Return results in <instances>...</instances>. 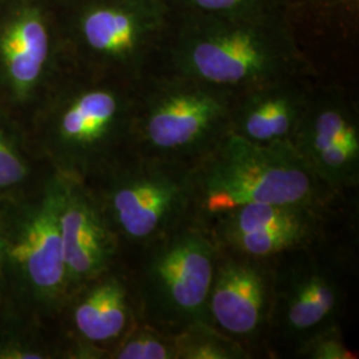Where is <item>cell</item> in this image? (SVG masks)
Segmentation results:
<instances>
[{"label": "cell", "instance_id": "obj_10", "mask_svg": "<svg viewBox=\"0 0 359 359\" xmlns=\"http://www.w3.org/2000/svg\"><path fill=\"white\" fill-rule=\"evenodd\" d=\"M72 67L57 0H0V111L26 128Z\"/></svg>", "mask_w": 359, "mask_h": 359}, {"label": "cell", "instance_id": "obj_13", "mask_svg": "<svg viewBox=\"0 0 359 359\" xmlns=\"http://www.w3.org/2000/svg\"><path fill=\"white\" fill-rule=\"evenodd\" d=\"M139 322L132 286L118 262L68 293L56 327L67 359H109L111 351Z\"/></svg>", "mask_w": 359, "mask_h": 359}, {"label": "cell", "instance_id": "obj_21", "mask_svg": "<svg viewBox=\"0 0 359 359\" xmlns=\"http://www.w3.org/2000/svg\"><path fill=\"white\" fill-rule=\"evenodd\" d=\"M109 359H179L176 333L139 322L111 351Z\"/></svg>", "mask_w": 359, "mask_h": 359}, {"label": "cell", "instance_id": "obj_18", "mask_svg": "<svg viewBox=\"0 0 359 359\" xmlns=\"http://www.w3.org/2000/svg\"><path fill=\"white\" fill-rule=\"evenodd\" d=\"M0 359H67L55 325L0 316Z\"/></svg>", "mask_w": 359, "mask_h": 359}, {"label": "cell", "instance_id": "obj_5", "mask_svg": "<svg viewBox=\"0 0 359 359\" xmlns=\"http://www.w3.org/2000/svg\"><path fill=\"white\" fill-rule=\"evenodd\" d=\"M234 97L188 77L151 72L136 84L132 152L193 169L231 135Z\"/></svg>", "mask_w": 359, "mask_h": 359}, {"label": "cell", "instance_id": "obj_3", "mask_svg": "<svg viewBox=\"0 0 359 359\" xmlns=\"http://www.w3.org/2000/svg\"><path fill=\"white\" fill-rule=\"evenodd\" d=\"M62 176L48 168L31 187L0 198V316L56 326L68 294L59 225Z\"/></svg>", "mask_w": 359, "mask_h": 359}, {"label": "cell", "instance_id": "obj_1", "mask_svg": "<svg viewBox=\"0 0 359 359\" xmlns=\"http://www.w3.org/2000/svg\"><path fill=\"white\" fill-rule=\"evenodd\" d=\"M172 10V8H170ZM154 71L234 95L285 76H316L290 19H243L172 11Z\"/></svg>", "mask_w": 359, "mask_h": 359}, {"label": "cell", "instance_id": "obj_22", "mask_svg": "<svg viewBox=\"0 0 359 359\" xmlns=\"http://www.w3.org/2000/svg\"><path fill=\"white\" fill-rule=\"evenodd\" d=\"M293 358L354 359L357 355L344 339V326H333L308 338L295 350Z\"/></svg>", "mask_w": 359, "mask_h": 359}, {"label": "cell", "instance_id": "obj_14", "mask_svg": "<svg viewBox=\"0 0 359 359\" xmlns=\"http://www.w3.org/2000/svg\"><path fill=\"white\" fill-rule=\"evenodd\" d=\"M271 259H255L219 252L208 297V322L250 351L253 347L265 346L271 311Z\"/></svg>", "mask_w": 359, "mask_h": 359}, {"label": "cell", "instance_id": "obj_17", "mask_svg": "<svg viewBox=\"0 0 359 359\" xmlns=\"http://www.w3.org/2000/svg\"><path fill=\"white\" fill-rule=\"evenodd\" d=\"M48 168L32 148L26 128L0 111V198L31 187Z\"/></svg>", "mask_w": 359, "mask_h": 359}, {"label": "cell", "instance_id": "obj_24", "mask_svg": "<svg viewBox=\"0 0 359 359\" xmlns=\"http://www.w3.org/2000/svg\"><path fill=\"white\" fill-rule=\"evenodd\" d=\"M1 262H3V226L0 218V292H1Z\"/></svg>", "mask_w": 359, "mask_h": 359}, {"label": "cell", "instance_id": "obj_7", "mask_svg": "<svg viewBox=\"0 0 359 359\" xmlns=\"http://www.w3.org/2000/svg\"><path fill=\"white\" fill-rule=\"evenodd\" d=\"M218 256L213 237L197 221L121 256L140 322L168 333L208 322Z\"/></svg>", "mask_w": 359, "mask_h": 359}, {"label": "cell", "instance_id": "obj_9", "mask_svg": "<svg viewBox=\"0 0 359 359\" xmlns=\"http://www.w3.org/2000/svg\"><path fill=\"white\" fill-rule=\"evenodd\" d=\"M334 241L271 259L273 295L265 347L293 357L308 338L344 326L348 293L345 256Z\"/></svg>", "mask_w": 359, "mask_h": 359}, {"label": "cell", "instance_id": "obj_15", "mask_svg": "<svg viewBox=\"0 0 359 359\" xmlns=\"http://www.w3.org/2000/svg\"><path fill=\"white\" fill-rule=\"evenodd\" d=\"M59 225L68 293L120 262L115 233L79 180L62 176Z\"/></svg>", "mask_w": 359, "mask_h": 359}, {"label": "cell", "instance_id": "obj_16", "mask_svg": "<svg viewBox=\"0 0 359 359\" xmlns=\"http://www.w3.org/2000/svg\"><path fill=\"white\" fill-rule=\"evenodd\" d=\"M314 77H280L237 93L231 108V133L259 145L292 144Z\"/></svg>", "mask_w": 359, "mask_h": 359}, {"label": "cell", "instance_id": "obj_8", "mask_svg": "<svg viewBox=\"0 0 359 359\" xmlns=\"http://www.w3.org/2000/svg\"><path fill=\"white\" fill-rule=\"evenodd\" d=\"M121 248V256L196 221L192 169L135 152L81 181Z\"/></svg>", "mask_w": 359, "mask_h": 359}, {"label": "cell", "instance_id": "obj_11", "mask_svg": "<svg viewBox=\"0 0 359 359\" xmlns=\"http://www.w3.org/2000/svg\"><path fill=\"white\" fill-rule=\"evenodd\" d=\"M348 203L338 206L253 204L238 206L203 225L221 253L273 259L285 253L334 241Z\"/></svg>", "mask_w": 359, "mask_h": 359}, {"label": "cell", "instance_id": "obj_20", "mask_svg": "<svg viewBox=\"0 0 359 359\" xmlns=\"http://www.w3.org/2000/svg\"><path fill=\"white\" fill-rule=\"evenodd\" d=\"M179 359H252V351L208 322L176 333Z\"/></svg>", "mask_w": 359, "mask_h": 359}, {"label": "cell", "instance_id": "obj_23", "mask_svg": "<svg viewBox=\"0 0 359 359\" xmlns=\"http://www.w3.org/2000/svg\"><path fill=\"white\" fill-rule=\"evenodd\" d=\"M322 20L344 36L358 31L359 0H304Z\"/></svg>", "mask_w": 359, "mask_h": 359}, {"label": "cell", "instance_id": "obj_6", "mask_svg": "<svg viewBox=\"0 0 359 359\" xmlns=\"http://www.w3.org/2000/svg\"><path fill=\"white\" fill-rule=\"evenodd\" d=\"M74 67L137 84L158 65L172 10L167 0H57Z\"/></svg>", "mask_w": 359, "mask_h": 359}, {"label": "cell", "instance_id": "obj_2", "mask_svg": "<svg viewBox=\"0 0 359 359\" xmlns=\"http://www.w3.org/2000/svg\"><path fill=\"white\" fill-rule=\"evenodd\" d=\"M136 84L71 67L27 123L39 158L69 179H90L132 151Z\"/></svg>", "mask_w": 359, "mask_h": 359}, {"label": "cell", "instance_id": "obj_19", "mask_svg": "<svg viewBox=\"0 0 359 359\" xmlns=\"http://www.w3.org/2000/svg\"><path fill=\"white\" fill-rule=\"evenodd\" d=\"M172 11L243 19H290L304 0H167Z\"/></svg>", "mask_w": 359, "mask_h": 359}, {"label": "cell", "instance_id": "obj_12", "mask_svg": "<svg viewBox=\"0 0 359 359\" xmlns=\"http://www.w3.org/2000/svg\"><path fill=\"white\" fill-rule=\"evenodd\" d=\"M292 145L330 191L357 194L358 107L344 87L314 81Z\"/></svg>", "mask_w": 359, "mask_h": 359}, {"label": "cell", "instance_id": "obj_4", "mask_svg": "<svg viewBox=\"0 0 359 359\" xmlns=\"http://www.w3.org/2000/svg\"><path fill=\"white\" fill-rule=\"evenodd\" d=\"M196 221L205 225L253 204L338 206L354 197L330 191L292 144L259 145L228 135L192 169Z\"/></svg>", "mask_w": 359, "mask_h": 359}]
</instances>
